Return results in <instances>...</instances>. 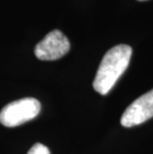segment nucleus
Wrapping results in <instances>:
<instances>
[{"label": "nucleus", "mask_w": 153, "mask_h": 154, "mask_svg": "<svg viewBox=\"0 0 153 154\" xmlns=\"http://www.w3.org/2000/svg\"><path fill=\"white\" fill-rule=\"evenodd\" d=\"M139 1H145V0H139Z\"/></svg>", "instance_id": "423d86ee"}, {"label": "nucleus", "mask_w": 153, "mask_h": 154, "mask_svg": "<svg viewBox=\"0 0 153 154\" xmlns=\"http://www.w3.org/2000/svg\"><path fill=\"white\" fill-rule=\"evenodd\" d=\"M70 47L69 39L60 30H53L36 45L35 56L42 61H55L66 55Z\"/></svg>", "instance_id": "7ed1b4c3"}, {"label": "nucleus", "mask_w": 153, "mask_h": 154, "mask_svg": "<svg viewBox=\"0 0 153 154\" xmlns=\"http://www.w3.org/2000/svg\"><path fill=\"white\" fill-rule=\"evenodd\" d=\"M27 154H51L47 146L41 143H36L31 147Z\"/></svg>", "instance_id": "39448f33"}, {"label": "nucleus", "mask_w": 153, "mask_h": 154, "mask_svg": "<svg viewBox=\"0 0 153 154\" xmlns=\"http://www.w3.org/2000/svg\"><path fill=\"white\" fill-rule=\"evenodd\" d=\"M132 49L128 45H118L109 49L103 56L96 72L93 86L94 91L105 96L127 69Z\"/></svg>", "instance_id": "f257e3e1"}, {"label": "nucleus", "mask_w": 153, "mask_h": 154, "mask_svg": "<svg viewBox=\"0 0 153 154\" xmlns=\"http://www.w3.org/2000/svg\"><path fill=\"white\" fill-rule=\"evenodd\" d=\"M41 110V103L34 97H24L6 104L0 111V123L7 127L21 125L35 119Z\"/></svg>", "instance_id": "f03ea898"}, {"label": "nucleus", "mask_w": 153, "mask_h": 154, "mask_svg": "<svg viewBox=\"0 0 153 154\" xmlns=\"http://www.w3.org/2000/svg\"><path fill=\"white\" fill-rule=\"evenodd\" d=\"M151 117H153V90L142 94L128 106L120 119V123L124 127H132Z\"/></svg>", "instance_id": "20e7f679"}]
</instances>
